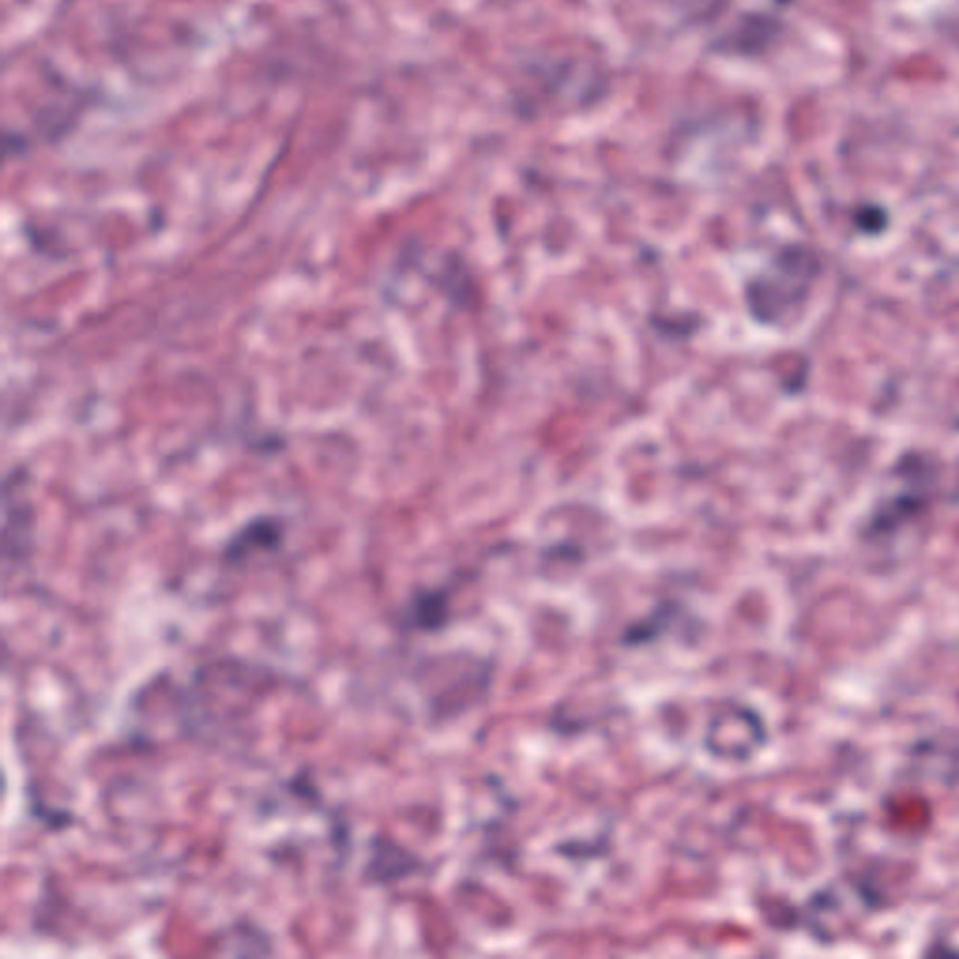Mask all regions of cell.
I'll list each match as a JSON object with an SVG mask.
<instances>
[{
    "instance_id": "cell-1",
    "label": "cell",
    "mask_w": 959,
    "mask_h": 959,
    "mask_svg": "<svg viewBox=\"0 0 959 959\" xmlns=\"http://www.w3.org/2000/svg\"><path fill=\"white\" fill-rule=\"evenodd\" d=\"M278 544H280V529H276L272 523H270V525H255L254 529H250V531H244V533L239 534V536L229 544L226 557L229 562H240V560L250 557L252 547H255V549H259V547L272 549V547L278 546Z\"/></svg>"
}]
</instances>
